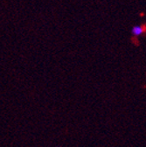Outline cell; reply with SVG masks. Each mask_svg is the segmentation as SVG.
<instances>
[{
	"label": "cell",
	"mask_w": 146,
	"mask_h": 147,
	"mask_svg": "<svg viewBox=\"0 0 146 147\" xmlns=\"http://www.w3.org/2000/svg\"><path fill=\"white\" fill-rule=\"evenodd\" d=\"M143 32V28L140 26H136L132 28V33L136 36H139Z\"/></svg>",
	"instance_id": "1"
}]
</instances>
